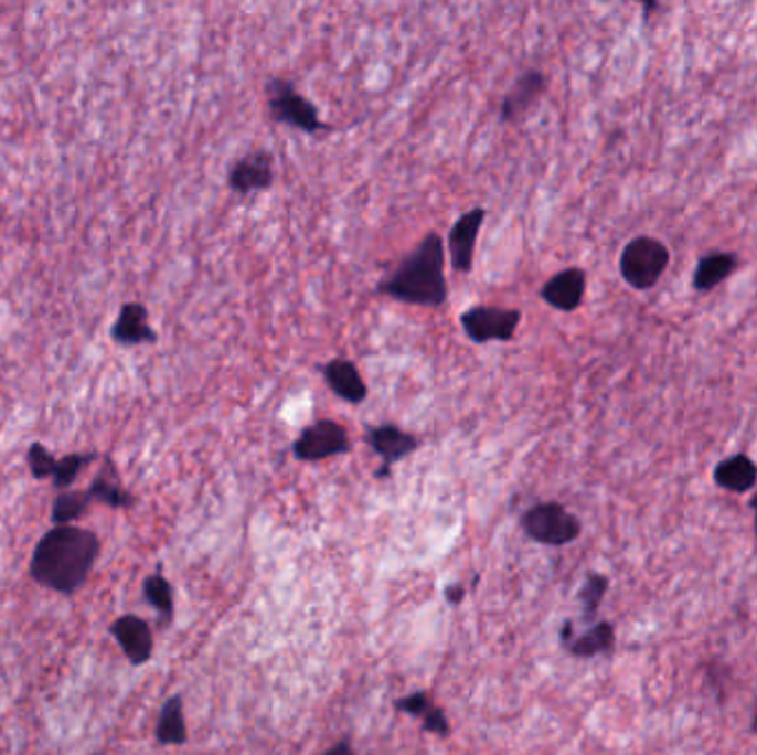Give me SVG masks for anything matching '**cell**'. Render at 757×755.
<instances>
[{
  "mask_svg": "<svg viewBox=\"0 0 757 755\" xmlns=\"http://www.w3.org/2000/svg\"><path fill=\"white\" fill-rule=\"evenodd\" d=\"M100 556V539L78 525H56L36 543L30 578L56 594L74 596L83 589Z\"/></svg>",
  "mask_w": 757,
  "mask_h": 755,
  "instance_id": "1",
  "label": "cell"
},
{
  "mask_svg": "<svg viewBox=\"0 0 757 755\" xmlns=\"http://www.w3.org/2000/svg\"><path fill=\"white\" fill-rule=\"evenodd\" d=\"M378 293L404 304L441 308L448 301L446 281V244L437 231L426 237L397 264V268L378 281Z\"/></svg>",
  "mask_w": 757,
  "mask_h": 755,
  "instance_id": "2",
  "label": "cell"
},
{
  "mask_svg": "<svg viewBox=\"0 0 757 755\" xmlns=\"http://www.w3.org/2000/svg\"><path fill=\"white\" fill-rule=\"evenodd\" d=\"M669 259L671 253L664 242H660L658 237L638 235L629 240L620 253V277L636 290H649L664 275Z\"/></svg>",
  "mask_w": 757,
  "mask_h": 755,
  "instance_id": "3",
  "label": "cell"
},
{
  "mask_svg": "<svg viewBox=\"0 0 757 755\" xmlns=\"http://www.w3.org/2000/svg\"><path fill=\"white\" fill-rule=\"evenodd\" d=\"M266 105L275 123L301 134L312 136L328 129L319 116V109L286 78H270L266 83Z\"/></svg>",
  "mask_w": 757,
  "mask_h": 755,
  "instance_id": "4",
  "label": "cell"
},
{
  "mask_svg": "<svg viewBox=\"0 0 757 755\" xmlns=\"http://www.w3.org/2000/svg\"><path fill=\"white\" fill-rule=\"evenodd\" d=\"M521 530L525 532L527 539L541 545L563 547V545L574 543L580 536L583 525H580V519L572 514L565 506L556 501H545L523 512Z\"/></svg>",
  "mask_w": 757,
  "mask_h": 755,
  "instance_id": "5",
  "label": "cell"
},
{
  "mask_svg": "<svg viewBox=\"0 0 757 755\" xmlns=\"http://www.w3.org/2000/svg\"><path fill=\"white\" fill-rule=\"evenodd\" d=\"M352 442L348 430L334 419H319L301 430L292 442V457L303 464H319L332 457L348 455Z\"/></svg>",
  "mask_w": 757,
  "mask_h": 755,
  "instance_id": "6",
  "label": "cell"
},
{
  "mask_svg": "<svg viewBox=\"0 0 757 755\" xmlns=\"http://www.w3.org/2000/svg\"><path fill=\"white\" fill-rule=\"evenodd\" d=\"M523 312L505 306H472L461 312V328L472 343L512 341Z\"/></svg>",
  "mask_w": 757,
  "mask_h": 755,
  "instance_id": "7",
  "label": "cell"
},
{
  "mask_svg": "<svg viewBox=\"0 0 757 755\" xmlns=\"http://www.w3.org/2000/svg\"><path fill=\"white\" fill-rule=\"evenodd\" d=\"M365 444L370 446V450L382 459V468L376 470V479H386L391 477V470L395 464H399L402 459L411 457L419 446V437H415L413 433L399 428L397 424H382V426H370L365 430Z\"/></svg>",
  "mask_w": 757,
  "mask_h": 755,
  "instance_id": "8",
  "label": "cell"
},
{
  "mask_svg": "<svg viewBox=\"0 0 757 755\" xmlns=\"http://www.w3.org/2000/svg\"><path fill=\"white\" fill-rule=\"evenodd\" d=\"M275 182V160L268 151L255 149L239 156L228 169V189L237 195H250L270 189Z\"/></svg>",
  "mask_w": 757,
  "mask_h": 755,
  "instance_id": "9",
  "label": "cell"
},
{
  "mask_svg": "<svg viewBox=\"0 0 757 755\" xmlns=\"http://www.w3.org/2000/svg\"><path fill=\"white\" fill-rule=\"evenodd\" d=\"M486 209L477 206L463 213L448 233V248H450V264L457 273H472L475 268V253L481 226L486 222Z\"/></svg>",
  "mask_w": 757,
  "mask_h": 755,
  "instance_id": "10",
  "label": "cell"
},
{
  "mask_svg": "<svg viewBox=\"0 0 757 755\" xmlns=\"http://www.w3.org/2000/svg\"><path fill=\"white\" fill-rule=\"evenodd\" d=\"M109 634L134 667H142L153 656V629L136 614H125L109 625Z\"/></svg>",
  "mask_w": 757,
  "mask_h": 755,
  "instance_id": "11",
  "label": "cell"
},
{
  "mask_svg": "<svg viewBox=\"0 0 757 755\" xmlns=\"http://www.w3.org/2000/svg\"><path fill=\"white\" fill-rule=\"evenodd\" d=\"M587 290V273L578 266H569L552 275L543 288H541V299L561 310V312H574L580 308Z\"/></svg>",
  "mask_w": 757,
  "mask_h": 755,
  "instance_id": "12",
  "label": "cell"
},
{
  "mask_svg": "<svg viewBox=\"0 0 757 755\" xmlns=\"http://www.w3.org/2000/svg\"><path fill=\"white\" fill-rule=\"evenodd\" d=\"M545 89H547L545 74L534 67L525 70L501 100V120L516 123L519 118H523L541 100Z\"/></svg>",
  "mask_w": 757,
  "mask_h": 755,
  "instance_id": "13",
  "label": "cell"
},
{
  "mask_svg": "<svg viewBox=\"0 0 757 755\" xmlns=\"http://www.w3.org/2000/svg\"><path fill=\"white\" fill-rule=\"evenodd\" d=\"M321 374L330 391L345 404L361 406L367 400V384L363 382L359 368L350 359L334 357L326 361L321 365Z\"/></svg>",
  "mask_w": 757,
  "mask_h": 755,
  "instance_id": "14",
  "label": "cell"
},
{
  "mask_svg": "<svg viewBox=\"0 0 757 755\" xmlns=\"http://www.w3.org/2000/svg\"><path fill=\"white\" fill-rule=\"evenodd\" d=\"M561 642L576 658H594L598 653L611 651L616 642V631H614V625L607 620L596 623L583 634H574L572 623H565L561 629Z\"/></svg>",
  "mask_w": 757,
  "mask_h": 755,
  "instance_id": "15",
  "label": "cell"
},
{
  "mask_svg": "<svg viewBox=\"0 0 757 755\" xmlns=\"http://www.w3.org/2000/svg\"><path fill=\"white\" fill-rule=\"evenodd\" d=\"M713 481L717 488L744 495L757 488V466L748 455H733L722 459L713 470Z\"/></svg>",
  "mask_w": 757,
  "mask_h": 755,
  "instance_id": "16",
  "label": "cell"
},
{
  "mask_svg": "<svg viewBox=\"0 0 757 755\" xmlns=\"http://www.w3.org/2000/svg\"><path fill=\"white\" fill-rule=\"evenodd\" d=\"M395 709L402 711V713H408L413 717H419L422 724H424V731L428 733H435L439 737H448L452 726H450V720L446 717L444 709H439L428 693L424 691H417V693H408L399 700H395Z\"/></svg>",
  "mask_w": 757,
  "mask_h": 755,
  "instance_id": "17",
  "label": "cell"
},
{
  "mask_svg": "<svg viewBox=\"0 0 757 755\" xmlns=\"http://www.w3.org/2000/svg\"><path fill=\"white\" fill-rule=\"evenodd\" d=\"M739 266V259L735 253H726V251H715L704 255L695 270H693V290L695 293H711L713 288H717L722 281H726Z\"/></svg>",
  "mask_w": 757,
  "mask_h": 755,
  "instance_id": "18",
  "label": "cell"
},
{
  "mask_svg": "<svg viewBox=\"0 0 757 755\" xmlns=\"http://www.w3.org/2000/svg\"><path fill=\"white\" fill-rule=\"evenodd\" d=\"M114 339L122 345H138V343H153L156 330L149 326V312L142 304H125L118 321L114 326Z\"/></svg>",
  "mask_w": 757,
  "mask_h": 755,
  "instance_id": "19",
  "label": "cell"
},
{
  "mask_svg": "<svg viewBox=\"0 0 757 755\" xmlns=\"http://www.w3.org/2000/svg\"><path fill=\"white\" fill-rule=\"evenodd\" d=\"M156 740L162 746H182L189 740L182 695L175 693V695L164 700V704L160 709L158 724H156Z\"/></svg>",
  "mask_w": 757,
  "mask_h": 755,
  "instance_id": "20",
  "label": "cell"
},
{
  "mask_svg": "<svg viewBox=\"0 0 757 755\" xmlns=\"http://www.w3.org/2000/svg\"><path fill=\"white\" fill-rule=\"evenodd\" d=\"M142 594H145V600L158 612L160 616V625L167 627L171 625L173 620V614H175V596H173V585L160 574H151L145 578L142 583Z\"/></svg>",
  "mask_w": 757,
  "mask_h": 755,
  "instance_id": "21",
  "label": "cell"
},
{
  "mask_svg": "<svg viewBox=\"0 0 757 755\" xmlns=\"http://www.w3.org/2000/svg\"><path fill=\"white\" fill-rule=\"evenodd\" d=\"M92 495L87 490H65L56 497L52 508V521L56 525H74L89 508Z\"/></svg>",
  "mask_w": 757,
  "mask_h": 755,
  "instance_id": "22",
  "label": "cell"
},
{
  "mask_svg": "<svg viewBox=\"0 0 757 755\" xmlns=\"http://www.w3.org/2000/svg\"><path fill=\"white\" fill-rule=\"evenodd\" d=\"M87 492L92 495L94 501H100V503H105L109 508H116V510L131 508L136 503V499L116 479H111L105 472L92 483V488Z\"/></svg>",
  "mask_w": 757,
  "mask_h": 755,
  "instance_id": "23",
  "label": "cell"
},
{
  "mask_svg": "<svg viewBox=\"0 0 757 755\" xmlns=\"http://www.w3.org/2000/svg\"><path fill=\"white\" fill-rule=\"evenodd\" d=\"M607 587H609V578L603 576V574H589L585 585L580 587V594H578V600L583 605V620H591L607 594Z\"/></svg>",
  "mask_w": 757,
  "mask_h": 755,
  "instance_id": "24",
  "label": "cell"
},
{
  "mask_svg": "<svg viewBox=\"0 0 757 755\" xmlns=\"http://www.w3.org/2000/svg\"><path fill=\"white\" fill-rule=\"evenodd\" d=\"M96 459V455H70L58 461L56 472H54V486L58 490H67L74 486L78 475L83 472L85 466H89Z\"/></svg>",
  "mask_w": 757,
  "mask_h": 755,
  "instance_id": "25",
  "label": "cell"
},
{
  "mask_svg": "<svg viewBox=\"0 0 757 755\" xmlns=\"http://www.w3.org/2000/svg\"><path fill=\"white\" fill-rule=\"evenodd\" d=\"M28 461H30V470H32L34 479H50V477H54L56 466H58V461L52 457V453L45 446H41V444H34L30 448Z\"/></svg>",
  "mask_w": 757,
  "mask_h": 755,
  "instance_id": "26",
  "label": "cell"
},
{
  "mask_svg": "<svg viewBox=\"0 0 757 755\" xmlns=\"http://www.w3.org/2000/svg\"><path fill=\"white\" fill-rule=\"evenodd\" d=\"M466 594H468V589L463 585H450L446 589V600L452 603V605H459L466 598Z\"/></svg>",
  "mask_w": 757,
  "mask_h": 755,
  "instance_id": "27",
  "label": "cell"
},
{
  "mask_svg": "<svg viewBox=\"0 0 757 755\" xmlns=\"http://www.w3.org/2000/svg\"><path fill=\"white\" fill-rule=\"evenodd\" d=\"M323 755H354V748H352L350 740H339V742L332 744Z\"/></svg>",
  "mask_w": 757,
  "mask_h": 755,
  "instance_id": "28",
  "label": "cell"
},
{
  "mask_svg": "<svg viewBox=\"0 0 757 755\" xmlns=\"http://www.w3.org/2000/svg\"><path fill=\"white\" fill-rule=\"evenodd\" d=\"M750 510H753V514H755V536H757V490H755V495H753V499H750Z\"/></svg>",
  "mask_w": 757,
  "mask_h": 755,
  "instance_id": "29",
  "label": "cell"
},
{
  "mask_svg": "<svg viewBox=\"0 0 757 755\" xmlns=\"http://www.w3.org/2000/svg\"><path fill=\"white\" fill-rule=\"evenodd\" d=\"M750 731L757 733V706H755V713H753V724H750Z\"/></svg>",
  "mask_w": 757,
  "mask_h": 755,
  "instance_id": "30",
  "label": "cell"
},
{
  "mask_svg": "<svg viewBox=\"0 0 757 755\" xmlns=\"http://www.w3.org/2000/svg\"><path fill=\"white\" fill-rule=\"evenodd\" d=\"M96 755H105V753H96Z\"/></svg>",
  "mask_w": 757,
  "mask_h": 755,
  "instance_id": "31",
  "label": "cell"
}]
</instances>
